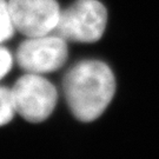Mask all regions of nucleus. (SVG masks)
Instances as JSON below:
<instances>
[{"label":"nucleus","instance_id":"nucleus-1","mask_svg":"<svg viewBox=\"0 0 159 159\" xmlns=\"http://www.w3.org/2000/svg\"><path fill=\"white\" fill-rule=\"evenodd\" d=\"M64 94L74 117L81 121L99 118L116 91L112 70L99 60H83L64 77Z\"/></svg>","mask_w":159,"mask_h":159},{"label":"nucleus","instance_id":"nucleus-2","mask_svg":"<svg viewBox=\"0 0 159 159\" xmlns=\"http://www.w3.org/2000/svg\"><path fill=\"white\" fill-rule=\"evenodd\" d=\"M107 23V11L98 0H77L60 12L53 34L64 40L94 43L102 38Z\"/></svg>","mask_w":159,"mask_h":159},{"label":"nucleus","instance_id":"nucleus-3","mask_svg":"<svg viewBox=\"0 0 159 159\" xmlns=\"http://www.w3.org/2000/svg\"><path fill=\"white\" fill-rule=\"evenodd\" d=\"M11 92L16 112L31 123L45 120L56 107V87L40 74L23 75L17 80Z\"/></svg>","mask_w":159,"mask_h":159},{"label":"nucleus","instance_id":"nucleus-4","mask_svg":"<svg viewBox=\"0 0 159 159\" xmlns=\"http://www.w3.org/2000/svg\"><path fill=\"white\" fill-rule=\"evenodd\" d=\"M67 59V45L56 34L31 37L17 50V61L27 73H50L63 66Z\"/></svg>","mask_w":159,"mask_h":159},{"label":"nucleus","instance_id":"nucleus-5","mask_svg":"<svg viewBox=\"0 0 159 159\" xmlns=\"http://www.w3.org/2000/svg\"><path fill=\"white\" fill-rule=\"evenodd\" d=\"M8 10L14 29L31 37L53 34L60 7L56 0H8Z\"/></svg>","mask_w":159,"mask_h":159},{"label":"nucleus","instance_id":"nucleus-6","mask_svg":"<svg viewBox=\"0 0 159 159\" xmlns=\"http://www.w3.org/2000/svg\"><path fill=\"white\" fill-rule=\"evenodd\" d=\"M16 113L13 97L10 89L0 87V126L8 124Z\"/></svg>","mask_w":159,"mask_h":159},{"label":"nucleus","instance_id":"nucleus-7","mask_svg":"<svg viewBox=\"0 0 159 159\" xmlns=\"http://www.w3.org/2000/svg\"><path fill=\"white\" fill-rule=\"evenodd\" d=\"M14 30L8 10V2L6 0H0V44L10 39Z\"/></svg>","mask_w":159,"mask_h":159},{"label":"nucleus","instance_id":"nucleus-8","mask_svg":"<svg viewBox=\"0 0 159 159\" xmlns=\"http://www.w3.org/2000/svg\"><path fill=\"white\" fill-rule=\"evenodd\" d=\"M12 54L8 50L0 47V79L4 78L12 67Z\"/></svg>","mask_w":159,"mask_h":159}]
</instances>
